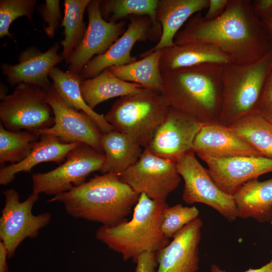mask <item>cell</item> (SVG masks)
I'll use <instances>...</instances> for the list:
<instances>
[{
    "label": "cell",
    "instance_id": "cb8c5ba5",
    "mask_svg": "<svg viewBox=\"0 0 272 272\" xmlns=\"http://www.w3.org/2000/svg\"><path fill=\"white\" fill-rule=\"evenodd\" d=\"M100 142L105 156L100 171L102 174L120 175L139 160L143 151L133 139L115 130L102 133Z\"/></svg>",
    "mask_w": 272,
    "mask_h": 272
},
{
    "label": "cell",
    "instance_id": "ffe728a7",
    "mask_svg": "<svg viewBox=\"0 0 272 272\" xmlns=\"http://www.w3.org/2000/svg\"><path fill=\"white\" fill-rule=\"evenodd\" d=\"M209 0H159L157 18L161 34L158 42L141 55L144 57L151 53L174 45L176 35L189 19L207 9Z\"/></svg>",
    "mask_w": 272,
    "mask_h": 272
},
{
    "label": "cell",
    "instance_id": "836d02e7",
    "mask_svg": "<svg viewBox=\"0 0 272 272\" xmlns=\"http://www.w3.org/2000/svg\"><path fill=\"white\" fill-rule=\"evenodd\" d=\"M37 10L44 22L43 29L46 35L52 38L62 21L60 1L46 0L44 4L37 7Z\"/></svg>",
    "mask_w": 272,
    "mask_h": 272
},
{
    "label": "cell",
    "instance_id": "5b68a950",
    "mask_svg": "<svg viewBox=\"0 0 272 272\" xmlns=\"http://www.w3.org/2000/svg\"><path fill=\"white\" fill-rule=\"evenodd\" d=\"M271 70L272 49L251 63L223 65L220 124L228 126L254 111Z\"/></svg>",
    "mask_w": 272,
    "mask_h": 272
},
{
    "label": "cell",
    "instance_id": "1f68e13d",
    "mask_svg": "<svg viewBox=\"0 0 272 272\" xmlns=\"http://www.w3.org/2000/svg\"><path fill=\"white\" fill-rule=\"evenodd\" d=\"M199 214L195 206H183L179 203L168 206L162 212L161 231L167 238L173 239L184 226L198 218Z\"/></svg>",
    "mask_w": 272,
    "mask_h": 272
},
{
    "label": "cell",
    "instance_id": "ac0fdd59",
    "mask_svg": "<svg viewBox=\"0 0 272 272\" xmlns=\"http://www.w3.org/2000/svg\"><path fill=\"white\" fill-rule=\"evenodd\" d=\"M59 47L56 42L42 52L35 46L29 47L20 54L18 63L3 64L2 73L11 87L25 83L45 88L51 84L48 79L50 71L63 60L58 53Z\"/></svg>",
    "mask_w": 272,
    "mask_h": 272
},
{
    "label": "cell",
    "instance_id": "52a82bcc",
    "mask_svg": "<svg viewBox=\"0 0 272 272\" xmlns=\"http://www.w3.org/2000/svg\"><path fill=\"white\" fill-rule=\"evenodd\" d=\"M0 103V120L10 131L25 130L37 135L54 124L53 110L44 88L22 83Z\"/></svg>",
    "mask_w": 272,
    "mask_h": 272
},
{
    "label": "cell",
    "instance_id": "603a6c76",
    "mask_svg": "<svg viewBox=\"0 0 272 272\" xmlns=\"http://www.w3.org/2000/svg\"><path fill=\"white\" fill-rule=\"evenodd\" d=\"M233 196L238 217L260 223L272 222V178L248 181Z\"/></svg>",
    "mask_w": 272,
    "mask_h": 272
},
{
    "label": "cell",
    "instance_id": "ab89813d",
    "mask_svg": "<svg viewBox=\"0 0 272 272\" xmlns=\"http://www.w3.org/2000/svg\"><path fill=\"white\" fill-rule=\"evenodd\" d=\"M8 258V249L2 241H0V272H8L9 269L7 263Z\"/></svg>",
    "mask_w": 272,
    "mask_h": 272
},
{
    "label": "cell",
    "instance_id": "9a60e30c",
    "mask_svg": "<svg viewBox=\"0 0 272 272\" xmlns=\"http://www.w3.org/2000/svg\"><path fill=\"white\" fill-rule=\"evenodd\" d=\"M207 164L208 172L216 185L233 195L245 183L272 172V159L262 156L217 158L197 155Z\"/></svg>",
    "mask_w": 272,
    "mask_h": 272
},
{
    "label": "cell",
    "instance_id": "f1b7e54d",
    "mask_svg": "<svg viewBox=\"0 0 272 272\" xmlns=\"http://www.w3.org/2000/svg\"><path fill=\"white\" fill-rule=\"evenodd\" d=\"M159 0H104L100 10L104 20L118 22L127 16H147L151 20L156 37L161 29L157 18Z\"/></svg>",
    "mask_w": 272,
    "mask_h": 272
},
{
    "label": "cell",
    "instance_id": "b9f144b4",
    "mask_svg": "<svg viewBox=\"0 0 272 272\" xmlns=\"http://www.w3.org/2000/svg\"><path fill=\"white\" fill-rule=\"evenodd\" d=\"M8 92L7 88L6 86L3 83H1V93H0V98L1 100H2L7 95Z\"/></svg>",
    "mask_w": 272,
    "mask_h": 272
},
{
    "label": "cell",
    "instance_id": "4dcf8cb0",
    "mask_svg": "<svg viewBox=\"0 0 272 272\" xmlns=\"http://www.w3.org/2000/svg\"><path fill=\"white\" fill-rule=\"evenodd\" d=\"M40 136L25 131H10L0 123V163H19L27 157Z\"/></svg>",
    "mask_w": 272,
    "mask_h": 272
},
{
    "label": "cell",
    "instance_id": "d6a6232c",
    "mask_svg": "<svg viewBox=\"0 0 272 272\" xmlns=\"http://www.w3.org/2000/svg\"><path fill=\"white\" fill-rule=\"evenodd\" d=\"M36 4V0H1L0 38H13L9 28L17 18L25 16L32 21Z\"/></svg>",
    "mask_w": 272,
    "mask_h": 272
},
{
    "label": "cell",
    "instance_id": "d4e9b609",
    "mask_svg": "<svg viewBox=\"0 0 272 272\" xmlns=\"http://www.w3.org/2000/svg\"><path fill=\"white\" fill-rule=\"evenodd\" d=\"M49 78L52 81L51 84L55 92L66 105L90 116L103 133L114 130L104 115L96 112L84 101L80 89L84 79L79 74L64 72L55 66L50 71Z\"/></svg>",
    "mask_w": 272,
    "mask_h": 272
},
{
    "label": "cell",
    "instance_id": "ba28073f",
    "mask_svg": "<svg viewBox=\"0 0 272 272\" xmlns=\"http://www.w3.org/2000/svg\"><path fill=\"white\" fill-rule=\"evenodd\" d=\"M105 159L104 154L80 143L59 166L32 175V192L54 196L68 191L84 183L92 172L100 171Z\"/></svg>",
    "mask_w": 272,
    "mask_h": 272
},
{
    "label": "cell",
    "instance_id": "74e56055",
    "mask_svg": "<svg viewBox=\"0 0 272 272\" xmlns=\"http://www.w3.org/2000/svg\"><path fill=\"white\" fill-rule=\"evenodd\" d=\"M252 3L254 11L259 17L272 10V0H255Z\"/></svg>",
    "mask_w": 272,
    "mask_h": 272
},
{
    "label": "cell",
    "instance_id": "8992f818",
    "mask_svg": "<svg viewBox=\"0 0 272 272\" xmlns=\"http://www.w3.org/2000/svg\"><path fill=\"white\" fill-rule=\"evenodd\" d=\"M169 107L160 93L142 88L120 97L104 117L114 130L129 136L145 148Z\"/></svg>",
    "mask_w": 272,
    "mask_h": 272
},
{
    "label": "cell",
    "instance_id": "484cf974",
    "mask_svg": "<svg viewBox=\"0 0 272 272\" xmlns=\"http://www.w3.org/2000/svg\"><path fill=\"white\" fill-rule=\"evenodd\" d=\"M144 88L139 84L123 81L108 69L97 76L82 81L80 89L86 104L92 109L109 99L122 97Z\"/></svg>",
    "mask_w": 272,
    "mask_h": 272
},
{
    "label": "cell",
    "instance_id": "5bb4252c",
    "mask_svg": "<svg viewBox=\"0 0 272 272\" xmlns=\"http://www.w3.org/2000/svg\"><path fill=\"white\" fill-rule=\"evenodd\" d=\"M205 124L196 118L170 106L165 119L146 148L159 157L176 161L180 156L192 150L194 139Z\"/></svg>",
    "mask_w": 272,
    "mask_h": 272
},
{
    "label": "cell",
    "instance_id": "6da1fadb",
    "mask_svg": "<svg viewBox=\"0 0 272 272\" xmlns=\"http://www.w3.org/2000/svg\"><path fill=\"white\" fill-rule=\"evenodd\" d=\"M174 42L213 45L237 64L255 61L272 49V43L250 0H229L222 14L212 20H206L200 12L195 14L177 33Z\"/></svg>",
    "mask_w": 272,
    "mask_h": 272
},
{
    "label": "cell",
    "instance_id": "e0dca14e",
    "mask_svg": "<svg viewBox=\"0 0 272 272\" xmlns=\"http://www.w3.org/2000/svg\"><path fill=\"white\" fill-rule=\"evenodd\" d=\"M203 222L197 218L184 226L170 243L156 252V272H196Z\"/></svg>",
    "mask_w": 272,
    "mask_h": 272
},
{
    "label": "cell",
    "instance_id": "60d3db41",
    "mask_svg": "<svg viewBox=\"0 0 272 272\" xmlns=\"http://www.w3.org/2000/svg\"><path fill=\"white\" fill-rule=\"evenodd\" d=\"M272 43V10L259 17Z\"/></svg>",
    "mask_w": 272,
    "mask_h": 272
},
{
    "label": "cell",
    "instance_id": "3957f363",
    "mask_svg": "<svg viewBox=\"0 0 272 272\" xmlns=\"http://www.w3.org/2000/svg\"><path fill=\"white\" fill-rule=\"evenodd\" d=\"M223 68L209 63L162 73L160 93L169 106L206 124H220Z\"/></svg>",
    "mask_w": 272,
    "mask_h": 272
},
{
    "label": "cell",
    "instance_id": "f35d334b",
    "mask_svg": "<svg viewBox=\"0 0 272 272\" xmlns=\"http://www.w3.org/2000/svg\"><path fill=\"white\" fill-rule=\"evenodd\" d=\"M211 272H227L221 269L219 266L213 264L211 266ZM243 272H272V259L266 264L258 268H249Z\"/></svg>",
    "mask_w": 272,
    "mask_h": 272
},
{
    "label": "cell",
    "instance_id": "83f0119b",
    "mask_svg": "<svg viewBox=\"0 0 272 272\" xmlns=\"http://www.w3.org/2000/svg\"><path fill=\"white\" fill-rule=\"evenodd\" d=\"M227 127L250 144L262 157L272 159L271 122L253 112Z\"/></svg>",
    "mask_w": 272,
    "mask_h": 272
},
{
    "label": "cell",
    "instance_id": "7bdbcfd3",
    "mask_svg": "<svg viewBox=\"0 0 272 272\" xmlns=\"http://www.w3.org/2000/svg\"></svg>",
    "mask_w": 272,
    "mask_h": 272
},
{
    "label": "cell",
    "instance_id": "d6986e66",
    "mask_svg": "<svg viewBox=\"0 0 272 272\" xmlns=\"http://www.w3.org/2000/svg\"><path fill=\"white\" fill-rule=\"evenodd\" d=\"M192 150L197 155L217 158L262 156L250 144L220 124L204 125L194 139Z\"/></svg>",
    "mask_w": 272,
    "mask_h": 272
},
{
    "label": "cell",
    "instance_id": "7402d4cb",
    "mask_svg": "<svg viewBox=\"0 0 272 272\" xmlns=\"http://www.w3.org/2000/svg\"><path fill=\"white\" fill-rule=\"evenodd\" d=\"M209 63L224 65L232 61L219 48L207 43L174 45L161 50L160 68L162 74Z\"/></svg>",
    "mask_w": 272,
    "mask_h": 272
},
{
    "label": "cell",
    "instance_id": "2e32d148",
    "mask_svg": "<svg viewBox=\"0 0 272 272\" xmlns=\"http://www.w3.org/2000/svg\"><path fill=\"white\" fill-rule=\"evenodd\" d=\"M128 27L123 34L104 53L94 56L83 69L80 75L85 79L92 78L104 70L137 61L131 55L138 41L155 38L152 24L147 16H130Z\"/></svg>",
    "mask_w": 272,
    "mask_h": 272
},
{
    "label": "cell",
    "instance_id": "8fae6325",
    "mask_svg": "<svg viewBox=\"0 0 272 272\" xmlns=\"http://www.w3.org/2000/svg\"><path fill=\"white\" fill-rule=\"evenodd\" d=\"M119 177L138 193L164 201L181 181L176 161L159 157L146 148L139 160Z\"/></svg>",
    "mask_w": 272,
    "mask_h": 272
},
{
    "label": "cell",
    "instance_id": "8d00e7d4",
    "mask_svg": "<svg viewBox=\"0 0 272 272\" xmlns=\"http://www.w3.org/2000/svg\"><path fill=\"white\" fill-rule=\"evenodd\" d=\"M229 0H209L208 10L204 18L212 20L217 18L224 12Z\"/></svg>",
    "mask_w": 272,
    "mask_h": 272
},
{
    "label": "cell",
    "instance_id": "9c48e42d",
    "mask_svg": "<svg viewBox=\"0 0 272 272\" xmlns=\"http://www.w3.org/2000/svg\"><path fill=\"white\" fill-rule=\"evenodd\" d=\"M176 163L184 182L182 199L185 202L206 205L230 222L238 218L233 195L226 194L216 185L208 169L197 160L193 150L180 156Z\"/></svg>",
    "mask_w": 272,
    "mask_h": 272
},
{
    "label": "cell",
    "instance_id": "277c9868",
    "mask_svg": "<svg viewBox=\"0 0 272 272\" xmlns=\"http://www.w3.org/2000/svg\"><path fill=\"white\" fill-rule=\"evenodd\" d=\"M168 206L166 201L152 199L142 193L130 221L113 227L101 226L95 237L121 254L124 261L132 259L135 263L142 253H156L170 243L161 229L162 212Z\"/></svg>",
    "mask_w": 272,
    "mask_h": 272
},
{
    "label": "cell",
    "instance_id": "4fadbf2b",
    "mask_svg": "<svg viewBox=\"0 0 272 272\" xmlns=\"http://www.w3.org/2000/svg\"><path fill=\"white\" fill-rule=\"evenodd\" d=\"M47 100L54 114L53 125L38 133L50 134L64 143L80 142L85 144L104 154L100 140L102 132L88 114L66 105L60 99L52 84L44 88Z\"/></svg>",
    "mask_w": 272,
    "mask_h": 272
},
{
    "label": "cell",
    "instance_id": "7c38bea8",
    "mask_svg": "<svg viewBox=\"0 0 272 272\" xmlns=\"http://www.w3.org/2000/svg\"><path fill=\"white\" fill-rule=\"evenodd\" d=\"M100 4V0H91L87 8L88 24L84 36L65 60L67 71L71 73L80 74L95 55L105 52L125 31L124 21L113 22L103 19Z\"/></svg>",
    "mask_w": 272,
    "mask_h": 272
},
{
    "label": "cell",
    "instance_id": "4316f807",
    "mask_svg": "<svg viewBox=\"0 0 272 272\" xmlns=\"http://www.w3.org/2000/svg\"><path fill=\"white\" fill-rule=\"evenodd\" d=\"M161 50H156L139 60L107 68L118 78L138 84L144 88L160 93L162 75L160 68Z\"/></svg>",
    "mask_w": 272,
    "mask_h": 272
},
{
    "label": "cell",
    "instance_id": "e575fe53",
    "mask_svg": "<svg viewBox=\"0 0 272 272\" xmlns=\"http://www.w3.org/2000/svg\"><path fill=\"white\" fill-rule=\"evenodd\" d=\"M254 112L272 123V70L263 87Z\"/></svg>",
    "mask_w": 272,
    "mask_h": 272
},
{
    "label": "cell",
    "instance_id": "30bf717a",
    "mask_svg": "<svg viewBox=\"0 0 272 272\" xmlns=\"http://www.w3.org/2000/svg\"><path fill=\"white\" fill-rule=\"evenodd\" d=\"M3 193L5 206L0 218V239L8 249V258H11L24 239L38 235L39 230L49 223L51 215L48 212L33 214L32 208L39 194L32 192L20 202L19 194L15 189H8Z\"/></svg>",
    "mask_w": 272,
    "mask_h": 272
},
{
    "label": "cell",
    "instance_id": "d590c367",
    "mask_svg": "<svg viewBox=\"0 0 272 272\" xmlns=\"http://www.w3.org/2000/svg\"><path fill=\"white\" fill-rule=\"evenodd\" d=\"M134 272H155L158 263L155 252L147 251L142 253L135 262Z\"/></svg>",
    "mask_w": 272,
    "mask_h": 272
},
{
    "label": "cell",
    "instance_id": "f546056e",
    "mask_svg": "<svg viewBox=\"0 0 272 272\" xmlns=\"http://www.w3.org/2000/svg\"><path fill=\"white\" fill-rule=\"evenodd\" d=\"M91 0H65L64 16L61 26L64 27V39L61 55L66 60L82 40L87 27L84 15Z\"/></svg>",
    "mask_w": 272,
    "mask_h": 272
},
{
    "label": "cell",
    "instance_id": "44dd1931",
    "mask_svg": "<svg viewBox=\"0 0 272 272\" xmlns=\"http://www.w3.org/2000/svg\"><path fill=\"white\" fill-rule=\"evenodd\" d=\"M80 142L64 143L57 137L42 134L32 151L21 162L3 166L0 169V184L6 185L13 181L21 172H31L33 168L42 162H53L60 165L69 152Z\"/></svg>",
    "mask_w": 272,
    "mask_h": 272
},
{
    "label": "cell",
    "instance_id": "7a4b0ae2",
    "mask_svg": "<svg viewBox=\"0 0 272 272\" xmlns=\"http://www.w3.org/2000/svg\"><path fill=\"white\" fill-rule=\"evenodd\" d=\"M140 195L118 175L107 173L95 175L79 186L54 195L48 202L62 203L74 218L113 227L128 221L126 217Z\"/></svg>",
    "mask_w": 272,
    "mask_h": 272
}]
</instances>
